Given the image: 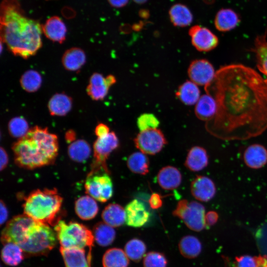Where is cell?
Returning <instances> with one entry per match:
<instances>
[{
  "instance_id": "obj_12",
  "label": "cell",
  "mask_w": 267,
  "mask_h": 267,
  "mask_svg": "<svg viewBox=\"0 0 267 267\" xmlns=\"http://www.w3.org/2000/svg\"><path fill=\"white\" fill-rule=\"evenodd\" d=\"M187 72L190 81L198 86L204 87L213 80L216 74L212 64L204 59L191 62Z\"/></svg>"
},
{
  "instance_id": "obj_16",
  "label": "cell",
  "mask_w": 267,
  "mask_h": 267,
  "mask_svg": "<svg viewBox=\"0 0 267 267\" xmlns=\"http://www.w3.org/2000/svg\"><path fill=\"white\" fill-rule=\"evenodd\" d=\"M190 190L196 199L202 202H208L215 195L216 187L210 178L206 176H198L192 181Z\"/></svg>"
},
{
  "instance_id": "obj_23",
  "label": "cell",
  "mask_w": 267,
  "mask_h": 267,
  "mask_svg": "<svg viewBox=\"0 0 267 267\" xmlns=\"http://www.w3.org/2000/svg\"><path fill=\"white\" fill-rule=\"evenodd\" d=\"M75 210L80 219L89 220L96 216L98 212V207L94 199L88 195L82 196L76 201Z\"/></svg>"
},
{
  "instance_id": "obj_13",
  "label": "cell",
  "mask_w": 267,
  "mask_h": 267,
  "mask_svg": "<svg viewBox=\"0 0 267 267\" xmlns=\"http://www.w3.org/2000/svg\"><path fill=\"white\" fill-rule=\"evenodd\" d=\"M188 34L192 44L199 51H209L218 45V37L206 27L195 25L190 28Z\"/></svg>"
},
{
  "instance_id": "obj_15",
  "label": "cell",
  "mask_w": 267,
  "mask_h": 267,
  "mask_svg": "<svg viewBox=\"0 0 267 267\" xmlns=\"http://www.w3.org/2000/svg\"><path fill=\"white\" fill-rule=\"evenodd\" d=\"M126 223L134 227H140L148 221L150 213L144 204L141 201L134 199L126 206Z\"/></svg>"
},
{
  "instance_id": "obj_46",
  "label": "cell",
  "mask_w": 267,
  "mask_h": 267,
  "mask_svg": "<svg viewBox=\"0 0 267 267\" xmlns=\"http://www.w3.org/2000/svg\"><path fill=\"white\" fill-rule=\"evenodd\" d=\"M0 170H2L4 169L7 166L8 162V155L4 150L2 147H0Z\"/></svg>"
},
{
  "instance_id": "obj_10",
  "label": "cell",
  "mask_w": 267,
  "mask_h": 267,
  "mask_svg": "<svg viewBox=\"0 0 267 267\" xmlns=\"http://www.w3.org/2000/svg\"><path fill=\"white\" fill-rule=\"evenodd\" d=\"M119 145V139L114 132H110L104 136L97 137L93 145L94 159L91 169L103 170L110 174L106 161L111 153Z\"/></svg>"
},
{
  "instance_id": "obj_3",
  "label": "cell",
  "mask_w": 267,
  "mask_h": 267,
  "mask_svg": "<svg viewBox=\"0 0 267 267\" xmlns=\"http://www.w3.org/2000/svg\"><path fill=\"white\" fill-rule=\"evenodd\" d=\"M12 149L16 164L32 170L54 163L58 155V139L47 128L35 126L15 142Z\"/></svg>"
},
{
  "instance_id": "obj_21",
  "label": "cell",
  "mask_w": 267,
  "mask_h": 267,
  "mask_svg": "<svg viewBox=\"0 0 267 267\" xmlns=\"http://www.w3.org/2000/svg\"><path fill=\"white\" fill-rule=\"evenodd\" d=\"M208 161L206 150L202 147L195 146L188 151L184 165L192 172H198L207 167Z\"/></svg>"
},
{
  "instance_id": "obj_25",
  "label": "cell",
  "mask_w": 267,
  "mask_h": 267,
  "mask_svg": "<svg viewBox=\"0 0 267 267\" xmlns=\"http://www.w3.org/2000/svg\"><path fill=\"white\" fill-rule=\"evenodd\" d=\"M101 217L106 224L113 227H118L126 222L125 209L118 204L110 203L103 210Z\"/></svg>"
},
{
  "instance_id": "obj_14",
  "label": "cell",
  "mask_w": 267,
  "mask_h": 267,
  "mask_svg": "<svg viewBox=\"0 0 267 267\" xmlns=\"http://www.w3.org/2000/svg\"><path fill=\"white\" fill-rule=\"evenodd\" d=\"M116 82L115 77L109 75L104 77L101 74L93 73L90 77L87 92L94 100L103 99L107 95L110 88Z\"/></svg>"
},
{
  "instance_id": "obj_44",
  "label": "cell",
  "mask_w": 267,
  "mask_h": 267,
  "mask_svg": "<svg viewBox=\"0 0 267 267\" xmlns=\"http://www.w3.org/2000/svg\"><path fill=\"white\" fill-rule=\"evenodd\" d=\"M110 133L109 128L105 124H98L95 129V134L97 137L104 136Z\"/></svg>"
},
{
  "instance_id": "obj_36",
  "label": "cell",
  "mask_w": 267,
  "mask_h": 267,
  "mask_svg": "<svg viewBox=\"0 0 267 267\" xmlns=\"http://www.w3.org/2000/svg\"><path fill=\"white\" fill-rule=\"evenodd\" d=\"M90 153L91 149L89 144L83 139L73 141L68 148V154L70 158L77 162L86 161Z\"/></svg>"
},
{
  "instance_id": "obj_20",
  "label": "cell",
  "mask_w": 267,
  "mask_h": 267,
  "mask_svg": "<svg viewBox=\"0 0 267 267\" xmlns=\"http://www.w3.org/2000/svg\"><path fill=\"white\" fill-rule=\"evenodd\" d=\"M66 267H90L91 255L86 256L85 249H66L60 247Z\"/></svg>"
},
{
  "instance_id": "obj_1",
  "label": "cell",
  "mask_w": 267,
  "mask_h": 267,
  "mask_svg": "<svg viewBox=\"0 0 267 267\" xmlns=\"http://www.w3.org/2000/svg\"><path fill=\"white\" fill-rule=\"evenodd\" d=\"M217 104L206 130L223 140H243L267 130V79L241 64L223 66L204 87Z\"/></svg>"
},
{
  "instance_id": "obj_40",
  "label": "cell",
  "mask_w": 267,
  "mask_h": 267,
  "mask_svg": "<svg viewBox=\"0 0 267 267\" xmlns=\"http://www.w3.org/2000/svg\"><path fill=\"white\" fill-rule=\"evenodd\" d=\"M266 261L265 257L244 255L236 258L235 267H264Z\"/></svg>"
},
{
  "instance_id": "obj_43",
  "label": "cell",
  "mask_w": 267,
  "mask_h": 267,
  "mask_svg": "<svg viewBox=\"0 0 267 267\" xmlns=\"http://www.w3.org/2000/svg\"><path fill=\"white\" fill-rule=\"evenodd\" d=\"M149 204L153 209H158L163 205V200L161 196L157 193H153L149 199Z\"/></svg>"
},
{
  "instance_id": "obj_31",
  "label": "cell",
  "mask_w": 267,
  "mask_h": 267,
  "mask_svg": "<svg viewBox=\"0 0 267 267\" xmlns=\"http://www.w3.org/2000/svg\"><path fill=\"white\" fill-rule=\"evenodd\" d=\"M129 259L124 250L112 248L107 250L104 254L102 265L103 267H128Z\"/></svg>"
},
{
  "instance_id": "obj_6",
  "label": "cell",
  "mask_w": 267,
  "mask_h": 267,
  "mask_svg": "<svg viewBox=\"0 0 267 267\" xmlns=\"http://www.w3.org/2000/svg\"><path fill=\"white\" fill-rule=\"evenodd\" d=\"M57 239L56 234L48 224L36 221L19 246L24 255H44L54 247Z\"/></svg>"
},
{
  "instance_id": "obj_27",
  "label": "cell",
  "mask_w": 267,
  "mask_h": 267,
  "mask_svg": "<svg viewBox=\"0 0 267 267\" xmlns=\"http://www.w3.org/2000/svg\"><path fill=\"white\" fill-rule=\"evenodd\" d=\"M239 21V17L234 11L225 8L218 12L214 20V24L219 31L227 32L236 27Z\"/></svg>"
},
{
  "instance_id": "obj_45",
  "label": "cell",
  "mask_w": 267,
  "mask_h": 267,
  "mask_svg": "<svg viewBox=\"0 0 267 267\" xmlns=\"http://www.w3.org/2000/svg\"><path fill=\"white\" fill-rule=\"evenodd\" d=\"M218 219V213L215 211H209L206 214L205 220L207 225H212L216 223Z\"/></svg>"
},
{
  "instance_id": "obj_7",
  "label": "cell",
  "mask_w": 267,
  "mask_h": 267,
  "mask_svg": "<svg viewBox=\"0 0 267 267\" xmlns=\"http://www.w3.org/2000/svg\"><path fill=\"white\" fill-rule=\"evenodd\" d=\"M173 214L182 220L185 224L192 230L201 231L207 225L205 207L196 201L189 202L186 199L180 200Z\"/></svg>"
},
{
  "instance_id": "obj_18",
  "label": "cell",
  "mask_w": 267,
  "mask_h": 267,
  "mask_svg": "<svg viewBox=\"0 0 267 267\" xmlns=\"http://www.w3.org/2000/svg\"><path fill=\"white\" fill-rule=\"evenodd\" d=\"M243 159L249 168L253 169H260L267 163V150L262 145L251 144L245 150Z\"/></svg>"
},
{
  "instance_id": "obj_49",
  "label": "cell",
  "mask_w": 267,
  "mask_h": 267,
  "mask_svg": "<svg viewBox=\"0 0 267 267\" xmlns=\"http://www.w3.org/2000/svg\"><path fill=\"white\" fill-rule=\"evenodd\" d=\"M66 139L68 142H71L75 139V133L72 130H69L65 135Z\"/></svg>"
},
{
  "instance_id": "obj_11",
  "label": "cell",
  "mask_w": 267,
  "mask_h": 267,
  "mask_svg": "<svg viewBox=\"0 0 267 267\" xmlns=\"http://www.w3.org/2000/svg\"><path fill=\"white\" fill-rule=\"evenodd\" d=\"M134 142L136 147L141 152L149 155L159 153L167 144L163 133L157 128L140 132Z\"/></svg>"
},
{
  "instance_id": "obj_50",
  "label": "cell",
  "mask_w": 267,
  "mask_h": 267,
  "mask_svg": "<svg viewBox=\"0 0 267 267\" xmlns=\"http://www.w3.org/2000/svg\"><path fill=\"white\" fill-rule=\"evenodd\" d=\"M135 2L138 4H142L145 3L147 0H133Z\"/></svg>"
},
{
  "instance_id": "obj_32",
  "label": "cell",
  "mask_w": 267,
  "mask_h": 267,
  "mask_svg": "<svg viewBox=\"0 0 267 267\" xmlns=\"http://www.w3.org/2000/svg\"><path fill=\"white\" fill-rule=\"evenodd\" d=\"M113 228L104 222L96 223L92 232L96 242L102 247L111 244L116 237V232Z\"/></svg>"
},
{
  "instance_id": "obj_47",
  "label": "cell",
  "mask_w": 267,
  "mask_h": 267,
  "mask_svg": "<svg viewBox=\"0 0 267 267\" xmlns=\"http://www.w3.org/2000/svg\"><path fill=\"white\" fill-rule=\"evenodd\" d=\"M0 224H3V222H4L6 220H7V218L8 217V211L7 208L4 204V203L3 202V201L1 200H0Z\"/></svg>"
},
{
  "instance_id": "obj_2",
  "label": "cell",
  "mask_w": 267,
  "mask_h": 267,
  "mask_svg": "<svg viewBox=\"0 0 267 267\" xmlns=\"http://www.w3.org/2000/svg\"><path fill=\"white\" fill-rule=\"evenodd\" d=\"M42 26L27 17L17 0H2L0 39L15 55L28 58L42 45Z\"/></svg>"
},
{
  "instance_id": "obj_26",
  "label": "cell",
  "mask_w": 267,
  "mask_h": 267,
  "mask_svg": "<svg viewBox=\"0 0 267 267\" xmlns=\"http://www.w3.org/2000/svg\"><path fill=\"white\" fill-rule=\"evenodd\" d=\"M86 61L85 52L82 49L77 47L66 50L62 57L63 66L66 70L70 71H79Z\"/></svg>"
},
{
  "instance_id": "obj_22",
  "label": "cell",
  "mask_w": 267,
  "mask_h": 267,
  "mask_svg": "<svg viewBox=\"0 0 267 267\" xmlns=\"http://www.w3.org/2000/svg\"><path fill=\"white\" fill-rule=\"evenodd\" d=\"M72 103L70 96L64 93H56L49 100L48 109L52 116H63L70 112Z\"/></svg>"
},
{
  "instance_id": "obj_19",
  "label": "cell",
  "mask_w": 267,
  "mask_h": 267,
  "mask_svg": "<svg viewBox=\"0 0 267 267\" xmlns=\"http://www.w3.org/2000/svg\"><path fill=\"white\" fill-rule=\"evenodd\" d=\"M157 180L159 185L166 190H173L181 184L182 175L176 167L167 166L163 167L158 172Z\"/></svg>"
},
{
  "instance_id": "obj_30",
  "label": "cell",
  "mask_w": 267,
  "mask_h": 267,
  "mask_svg": "<svg viewBox=\"0 0 267 267\" xmlns=\"http://www.w3.org/2000/svg\"><path fill=\"white\" fill-rule=\"evenodd\" d=\"M169 14L171 22L175 26L186 27L193 20V15L189 9L181 3L173 5L169 10Z\"/></svg>"
},
{
  "instance_id": "obj_4",
  "label": "cell",
  "mask_w": 267,
  "mask_h": 267,
  "mask_svg": "<svg viewBox=\"0 0 267 267\" xmlns=\"http://www.w3.org/2000/svg\"><path fill=\"white\" fill-rule=\"evenodd\" d=\"M62 201L55 188L37 189L25 199L23 204L24 214L37 222L55 225Z\"/></svg>"
},
{
  "instance_id": "obj_33",
  "label": "cell",
  "mask_w": 267,
  "mask_h": 267,
  "mask_svg": "<svg viewBox=\"0 0 267 267\" xmlns=\"http://www.w3.org/2000/svg\"><path fill=\"white\" fill-rule=\"evenodd\" d=\"M178 249L183 257L192 259L200 254L202 250V245L195 236L186 235L183 236L179 241Z\"/></svg>"
},
{
  "instance_id": "obj_51",
  "label": "cell",
  "mask_w": 267,
  "mask_h": 267,
  "mask_svg": "<svg viewBox=\"0 0 267 267\" xmlns=\"http://www.w3.org/2000/svg\"><path fill=\"white\" fill-rule=\"evenodd\" d=\"M264 267H267V258L266 259V262Z\"/></svg>"
},
{
  "instance_id": "obj_17",
  "label": "cell",
  "mask_w": 267,
  "mask_h": 267,
  "mask_svg": "<svg viewBox=\"0 0 267 267\" xmlns=\"http://www.w3.org/2000/svg\"><path fill=\"white\" fill-rule=\"evenodd\" d=\"M42 31L45 37L53 42L61 44L66 39L67 28L58 16L48 18L42 26Z\"/></svg>"
},
{
  "instance_id": "obj_29",
  "label": "cell",
  "mask_w": 267,
  "mask_h": 267,
  "mask_svg": "<svg viewBox=\"0 0 267 267\" xmlns=\"http://www.w3.org/2000/svg\"><path fill=\"white\" fill-rule=\"evenodd\" d=\"M200 94L198 85L190 80L181 85L176 92L178 99L187 105L196 104L200 97Z\"/></svg>"
},
{
  "instance_id": "obj_9",
  "label": "cell",
  "mask_w": 267,
  "mask_h": 267,
  "mask_svg": "<svg viewBox=\"0 0 267 267\" xmlns=\"http://www.w3.org/2000/svg\"><path fill=\"white\" fill-rule=\"evenodd\" d=\"M35 222L24 214L14 217L8 221L1 232L2 243L4 244L11 242L20 245Z\"/></svg>"
},
{
  "instance_id": "obj_5",
  "label": "cell",
  "mask_w": 267,
  "mask_h": 267,
  "mask_svg": "<svg viewBox=\"0 0 267 267\" xmlns=\"http://www.w3.org/2000/svg\"><path fill=\"white\" fill-rule=\"evenodd\" d=\"M54 230L61 248L85 249L87 247L91 248L93 246V233L83 224L58 220L54 225Z\"/></svg>"
},
{
  "instance_id": "obj_34",
  "label": "cell",
  "mask_w": 267,
  "mask_h": 267,
  "mask_svg": "<svg viewBox=\"0 0 267 267\" xmlns=\"http://www.w3.org/2000/svg\"><path fill=\"white\" fill-rule=\"evenodd\" d=\"M24 253L17 244L7 243L1 250V257L4 263L10 266H16L24 259Z\"/></svg>"
},
{
  "instance_id": "obj_42",
  "label": "cell",
  "mask_w": 267,
  "mask_h": 267,
  "mask_svg": "<svg viewBox=\"0 0 267 267\" xmlns=\"http://www.w3.org/2000/svg\"><path fill=\"white\" fill-rule=\"evenodd\" d=\"M160 124L158 118L153 114L144 113L138 117L137 125L140 131L157 129Z\"/></svg>"
},
{
  "instance_id": "obj_35",
  "label": "cell",
  "mask_w": 267,
  "mask_h": 267,
  "mask_svg": "<svg viewBox=\"0 0 267 267\" xmlns=\"http://www.w3.org/2000/svg\"><path fill=\"white\" fill-rule=\"evenodd\" d=\"M127 165L133 173L145 175L149 172V161L145 154L136 152L128 158Z\"/></svg>"
},
{
  "instance_id": "obj_48",
  "label": "cell",
  "mask_w": 267,
  "mask_h": 267,
  "mask_svg": "<svg viewBox=\"0 0 267 267\" xmlns=\"http://www.w3.org/2000/svg\"><path fill=\"white\" fill-rule=\"evenodd\" d=\"M108 1L112 6L120 8L125 6L129 0H108Z\"/></svg>"
},
{
  "instance_id": "obj_24",
  "label": "cell",
  "mask_w": 267,
  "mask_h": 267,
  "mask_svg": "<svg viewBox=\"0 0 267 267\" xmlns=\"http://www.w3.org/2000/svg\"><path fill=\"white\" fill-rule=\"evenodd\" d=\"M216 111V101L212 96L207 93L200 96L195 104L194 112L196 117L206 122L214 117Z\"/></svg>"
},
{
  "instance_id": "obj_37",
  "label": "cell",
  "mask_w": 267,
  "mask_h": 267,
  "mask_svg": "<svg viewBox=\"0 0 267 267\" xmlns=\"http://www.w3.org/2000/svg\"><path fill=\"white\" fill-rule=\"evenodd\" d=\"M42 78L40 74L36 70H29L21 77L20 83L22 89L29 92L38 90L41 86Z\"/></svg>"
},
{
  "instance_id": "obj_38",
  "label": "cell",
  "mask_w": 267,
  "mask_h": 267,
  "mask_svg": "<svg viewBox=\"0 0 267 267\" xmlns=\"http://www.w3.org/2000/svg\"><path fill=\"white\" fill-rule=\"evenodd\" d=\"M146 250V246L145 243L137 238L129 240L124 247V251L128 258L136 262L142 259Z\"/></svg>"
},
{
  "instance_id": "obj_8",
  "label": "cell",
  "mask_w": 267,
  "mask_h": 267,
  "mask_svg": "<svg viewBox=\"0 0 267 267\" xmlns=\"http://www.w3.org/2000/svg\"><path fill=\"white\" fill-rule=\"evenodd\" d=\"M109 175L103 170L91 169L85 183L86 193L101 202L109 200L113 193V183Z\"/></svg>"
},
{
  "instance_id": "obj_28",
  "label": "cell",
  "mask_w": 267,
  "mask_h": 267,
  "mask_svg": "<svg viewBox=\"0 0 267 267\" xmlns=\"http://www.w3.org/2000/svg\"><path fill=\"white\" fill-rule=\"evenodd\" d=\"M252 50L256 55L257 68L267 79V32L256 37L254 41V46Z\"/></svg>"
},
{
  "instance_id": "obj_41",
  "label": "cell",
  "mask_w": 267,
  "mask_h": 267,
  "mask_svg": "<svg viewBox=\"0 0 267 267\" xmlns=\"http://www.w3.org/2000/svg\"><path fill=\"white\" fill-rule=\"evenodd\" d=\"M167 265V259L161 253L150 252L144 257V267H166Z\"/></svg>"
},
{
  "instance_id": "obj_39",
  "label": "cell",
  "mask_w": 267,
  "mask_h": 267,
  "mask_svg": "<svg viewBox=\"0 0 267 267\" xmlns=\"http://www.w3.org/2000/svg\"><path fill=\"white\" fill-rule=\"evenodd\" d=\"M8 130L12 136L19 139L23 137L29 130L27 121L20 116L15 117L9 121Z\"/></svg>"
}]
</instances>
